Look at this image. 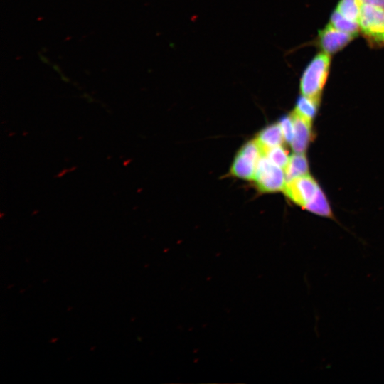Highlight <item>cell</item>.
<instances>
[{"label": "cell", "instance_id": "6da1fadb", "mask_svg": "<svg viewBox=\"0 0 384 384\" xmlns=\"http://www.w3.org/2000/svg\"><path fill=\"white\" fill-rule=\"evenodd\" d=\"M331 58L324 52L318 53L304 70L300 80L303 95L320 100L329 73Z\"/></svg>", "mask_w": 384, "mask_h": 384}, {"label": "cell", "instance_id": "7a4b0ae2", "mask_svg": "<svg viewBox=\"0 0 384 384\" xmlns=\"http://www.w3.org/2000/svg\"><path fill=\"white\" fill-rule=\"evenodd\" d=\"M360 31L372 43L384 44V9L369 4H360Z\"/></svg>", "mask_w": 384, "mask_h": 384}, {"label": "cell", "instance_id": "3957f363", "mask_svg": "<svg viewBox=\"0 0 384 384\" xmlns=\"http://www.w3.org/2000/svg\"><path fill=\"white\" fill-rule=\"evenodd\" d=\"M253 180L257 188L265 193L283 191L287 183L284 170L265 156L259 159Z\"/></svg>", "mask_w": 384, "mask_h": 384}, {"label": "cell", "instance_id": "277c9868", "mask_svg": "<svg viewBox=\"0 0 384 384\" xmlns=\"http://www.w3.org/2000/svg\"><path fill=\"white\" fill-rule=\"evenodd\" d=\"M263 153L256 139L245 143L235 156L230 168V174L237 178L252 180L257 162Z\"/></svg>", "mask_w": 384, "mask_h": 384}, {"label": "cell", "instance_id": "5b68a950", "mask_svg": "<svg viewBox=\"0 0 384 384\" xmlns=\"http://www.w3.org/2000/svg\"><path fill=\"white\" fill-rule=\"evenodd\" d=\"M319 188L316 180L306 174L287 181L283 191L292 202L304 208Z\"/></svg>", "mask_w": 384, "mask_h": 384}, {"label": "cell", "instance_id": "8992f818", "mask_svg": "<svg viewBox=\"0 0 384 384\" xmlns=\"http://www.w3.org/2000/svg\"><path fill=\"white\" fill-rule=\"evenodd\" d=\"M355 36L341 31L330 23L319 32V44L322 51L333 54L345 47Z\"/></svg>", "mask_w": 384, "mask_h": 384}, {"label": "cell", "instance_id": "52a82bcc", "mask_svg": "<svg viewBox=\"0 0 384 384\" xmlns=\"http://www.w3.org/2000/svg\"><path fill=\"white\" fill-rule=\"evenodd\" d=\"M294 122V137L290 143L295 153L304 154L312 137V122L307 120L295 112L292 114Z\"/></svg>", "mask_w": 384, "mask_h": 384}, {"label": "cell", "instance_id": "ba28073f", "mask_svg": "<svg viewBox=\"0 0 384 384\" xmlns=\"http://www.w3.org/2000/svg\"><path fill=\"white\" fill-rule=\"evenodd\" d=\"M255 139L260 146L263 155L267 149L282 145L284 141L279 123L272 124L265 127L259 132Z\"/></svg>", "mask_w": 384, "mask_h": 384}, {"label": "cell", "instance_id": "9c48e42d", "mask_svg": "<svg viewBox=\"0 0 384 384\" xmlns=\"http://www.w3.org/2000/svg\"><path fill=\"white\" fill-rule=\"evenodd\" d=\"M309 164L304 154L295 153L289 157L284 169L287 181L308 174Z\"/></svg>", "mask_w": 384, "mask_h": 384}, {"label": "cell", "instance_id": "30bf717a", "mask_svg": "<svg viewBox=\"0 0 384 384\" xmlns=\"http://www.w3.org/2000/svg\"><path fill=\"white\" fill-rule=\"evenodd\" d=\"M306 210L326 218H333L331 209L323 191L319 188L314 197L304 207Z\"/></svg>", "mask_w": 384, "mask_h": 384}, {"label": "cell", "instance_id": "8fae6325", "mask_svg": "<svg viewBox=\"0 0 384 384\" xmlns=\"http://www.w3.org/2000/svg\"><path fill=\"white\" fill-rule=\"evenodd\" d=\"M319 105V100L302 95L298 98L296 102L294 112L312 122L318 112Z\"/></svg>", "mask_w": 384, "mask_h": 384}, {"label": "cell", "instance_id": "7c38bea8", "mask_svg": "<svg viewBox=\"0 0 384 384\" xmlns=\"http://www.w3.org/2000/svg\"><path fill=\"white\" fill-rule=\"evenodd\" d=\"M330 23L336 28L355 36H357L358 32L360 31L358 22L345 18L336 9L331 14Z\"/></svg>", "mask_w": 384, "mask_h": 384}, {"label": "cell", "instance_id": "4fadbf2b", "mask_svg": "<svg viewBox=\"0 0 384 384\" xmlns=\"http://www.w3.org/2000/svg\"><path fill=\"white\" fill-rule=\"evenodd\" d=\"M336 9L345 18L358 23L360 4L358 0H340Z\"/></svg>", "mask_w": 384, "mask_h": 384}, {"label": "cell", "instance_id": "5bb4252c", "mask_svg": "<svg viewBox=\"0 0 384 384\" xmlns=\"http://www.w3.org/2000/svg\"><path fill=\"white\" fill-rule=\"evenodd\" d=\"M264 156L284 170L289 159L287 151L282 145L267 149Z\"/></svg>", "mask_w": 384, "mask_h": 384}, {"label": "cell", "instance_id": "9a60e30c", "mask_svg": "<svg viewBox=\"0 0 384 384\" xmlns=\"http://www.w3.org/2000/svg\"><path fill=\"white\" fill-rule=\"evenodd\" d=\"M284 141L291 143L294 137V122L292 114L282 117L279 122Z\"/></svg>", "mask_w": 384, "mask_h": 384}, {"label": "cell", "instance_id": "2e32d148", "mask_svg": "<svg viewBox=\"0 0 384 384\" xmlns=\"http://www.w3.org/2000/svg\"><path fill=\"white\" fill-rule=\"evenodd\" d=\"M360 4H369L384 9V0H358Z\"/></svg>", "mask_w": 384, "mask_h": 384}]
</instances>
